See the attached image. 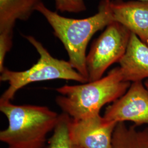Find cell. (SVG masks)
Returning <instances> with one entry per match:
<instances>
[{
    "label": "cell",
    "instance_id": "obj_13",
    "mask_svg": "<svg viewBox=\"0 0 148 148\" xmlns=\"http://www.w3.org/2000/svg\"><path fill=\"white\" fill-rule=\"evenodd\" d=\"M57 11L61 12L79 13L86 10L84 0H55Z\"/></svg>",
    "mask_w": 148,
    "mask_h": 148
},
{
    "label": "cell",
    "instance_id": "obj_3",
    "mask_svg": "<svg viewBox=\"0 0 148 148\" xmlns=\"http://www.w3.org/2000/svg\"><path fill=\"white\" fill-rule=\"evenodd\" d=\"M0 111L8 121L7 128L0 132V140L7 148H44L59 116L47 106L16 105L11 101H0Z\"/></svg>",
    "mask_w": 148,
    "mask_h": 148
},
{
    "label": "cell",
    "instance_id": "obj_15",
    "mask_svg": "<svg viewBox=\"0 0 148 148\" xmlns=\"http://www.w3.org/2000/svg\"><path fill=\"white\" fill-rule=\"evenodd\" d=\"M144 86H145V87H146L147 90H148V80H147V81L145 82V83H144Z\"/></svg>",
    "mask_w": 148,
    "mask_h": 148
},
{
    "label": "cell",
    "instance_id": "obj_12",
    "mask_svg": "<svg viewBox=\"0 0 148 148\" xmlns=\"http://www.w3.org/2000/svg\"><path fill=\"white\" fill-rule=\"evenodd\" d=\"M71 117L66 114L59 115L58 120L46 148H79L75 145L70 137L69 125Z\"/></svg>",
    "mask_w": 148,
    "mask_h": 148
},
{
    "label": "cell",
    "instance_id": "obj_8",
    "mask_svg": "<svg viewBox=\"0 0 148 148\" xmlns=\"http://www.w3.org/2000/svg\"><path fill=\"white\" fill-rule=\"evenodd\" d=\"M114 21L119 23L136 34L143 42L148 38V2L109 1Z\"/></svg>",
    "mask_w": 148,
    "mask_h": 148
},
{
    "label": "cell",
    "instance_id": "obj_9",
    "mask_svg": "<svg viewBox=\"0 0 148 148\" xmlns=\"http://www.w3.org/2000/svg\"><path fill=\"white\" fill-rule=\"evenodd\" d=\"M124 81L138 82L148 78V46L131 32L126 51L119 61Z\"/></svg>",
    "mask_w": 148,
    "mask_h": 148
},
{
    "label": "cell",
    "instance_id": "obj_11",
    "mask_svg": "<svg viewBox=\"0 0 148 148\" xmlns=\"http://www.w3.org/2000/svg\"><path fill=\"white\" fill-rule=\"evenodd\" d=\"M136 126L130 127L119 122L115 127L112 148H148V128L138 131Z\"/></svg>",
    "mask_w": 148,
    "mask_h": 148
},
{
    "label": "cell",
    "instance_id": "obj_6",
    "mask_svg": "<svg viewBox=\"0 0 148 148\" xmlns=\"http://www.w3.org/2000/svg\"><path fill=\"white\" fill-rule=\"evenodd\" d=\"M117 124L100 114L79 120L71 118L70 137L74 145L79 148H112Z\"/></svg>",
    "mask_w": 148,
    "mask_h": 148
},
{
    "label": "cell",
    "instance_id": "obj_10",
    "mask_svg": "<svg viewBox=\"0 0 148 148\" xmlns=\"http://www.w3.org/2000/svg\"><path fill=\"white\" fill-rule=\"evenodd\" d=\"M42 0H0V32L14 28L18 20L27 21Z\"/></svg>",
    "mask_w": 148,
    "mask_h": 148
},
{
    "label": "cell",
    "instance_id": "obj_2",
    "mask_svg": "<svg viewBox=\"0 0 148 148\" xmlns=\"http://www.w3.org/2000/svg\"><path fill=\"white\" fill-rule=\"evenodd\" d=\"M131 86L124 81L120 67L115 68L101 79L56 88V102L63 113L73 120L100 114L101 108L123 95Z\"/></svg>",
    "mask_w": 148,
    "mask_h": 148
},
{
    "label": "cell",
    "instance_id": "obj_7",
    "mask_svg": "<svg viewBox=\"0 0 148 148\" xmlns=\"http://www.w3.org/2000/svg\"><path fill=\"white\" fill-rule=\"evenodd\" d=\"M104 117L119 122L132 121L139 126L148 123V91L142 81L132 82L127 92L106 108Z\"/></svg>",
    "mask_w": 148,
    "mask_h": 148
},
{
    "label": "cell",
    "instance_id": "obj_14",
    "mask_svg": "<svg viewBox=\"0 0 148 148\" xmlns=\"http://www.w3.org/2000/svg\"><path fill=\"white\" fill-rule=\"evenodd\" d=\"M13 29H6L0 32V72L5 68L4 62L5 56L12 46Z\"/></svg>",
    "mask_w": 148,
    "mask_h": 148
},
{
    "label": "cell",
    "instance_id": "obj_5",
    "mask_svg": "<svg viewBox=\"0 0 148 148\" xmlns=\"http://www.w3.org/2000/svg\"><path fill=\"white\" fill-rule=\"evenodd\" d=\"M131 32L113 21L93 43L86 57L88 82L103 77L112 64L119 62L126 51Z\"/></svg>",
    "mask_w": 148,
    "mask_h": 148
},
{
    "label": "cell",
    "instance_id": "obj_17",
    "mask_svg": "<svg viewBox=\"0 0 148 148\" xmlns=\"http://www.w3.org/2000/svg\"><path fill=\"white\" fill-rule=\"evenodd\" d=\"M146 43V44H147V45H148V40H147V42H146V43Z\"/></svg>",
    "mask_w": 148,
    "mask_h": 148
},
{
    "label": "cell",
    "instance_id": "obj_16",
    "mask_svg": "<svg viewBox=\"0 0 148 148\" xmlns=\"http://www.w3.org/2000/svg\"><path fill=\"white\" fill-rule=\"evenodd\" d=\"M107 1H112V0H107ZM142 1H147V2H148V0H141Z\"/></svg>",
    "mask_w": 148,
    "mask_h": 148
},
{
    "label": "cell",
    "instance_id": "obj_4",
    "mask_svg": "<svg viewBox=\"0 0 148 148\" xmlns=\"http://www.w3.org/2000/svg\"><path fill=\"white\" fill-rule=\"evenodd\" d=\"M27 41L36 49L40 55L37 63L24 71H12L5 68L1 73L0 80L8 82L9 87L2 95L0 101L12 100L19 90L32 83L64 79L80 84L88 82L87 79L74 69L69 61L56 58L42 44L31 35H24Z\"/></svg>",
    "mask_w": 148,
    "mask_h": 148
},
{
    "label": "cell",
    "instance_id": "obj_1",
    "mask_svg": "<svg viewBox=\"0 0 148 148\" xmlns=\"http://www.w3.org/2000/svg\"><path fill=\"white\" fill-rule=\"evenodd\" d=\"M52 27L55 36L63 43L73 68L88 81L86 66V49L88 43L97 32L103 29L114 21L109 1L102 0L98 12L84 19H72L60 16L48 9L43 3L37 10Z\"/></svg>",
    "mask_w": 148,
    "mask_h": 148
}]
</instances>
